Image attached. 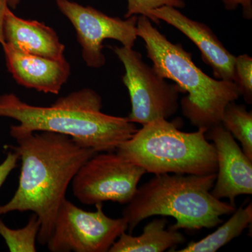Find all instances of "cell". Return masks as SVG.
Segmentation results:
<instances>
[{
	"instance_id": "5bb4252c",
	"label": "cell",
	"mask_w": 252,
	"mask_h": 252,
	"mask_svg": "<svg viewBox=\"0 0 252 252\" xmlns=\"http://www.w3.org/2000/svg\"><path fill=\"white\" fill-rule=\"evenodd\" d=\"M167 224V220L162 217L147 223L139 236L124 232L109 252H162L185 243V237L178 230L166 229Z\"/></svg>"
},
{
	"instance_id": "5b68a950",
	"label": "cell",
	"mask_w": 252,
	"mask_h": 252,
	"mask_svg": "<svg viewBox=\"0 0 252 252\" xmlns=\"http://www.w3.org/2000/svg\"><path fill=\"white\" fill-rule=\"evenodd\" d=\"M206 131L183 132L167 119H158L138 129L116 152L147 173L212 175L217 172V152Z\"/></svg>"
},
{
	"instance_id": "3957f363",
	"label": "cell",
	"mask_w": 252,
	"mask_h": 252,
	"mask_svg": "<svg viewBox=\"0 0 252 252\" xmlns=\"http://www.w3.org/2000/svg\"><path fill=\"white\" fill-rule=\"evenodd\" d=\"M138 187L122 212L131 234L142 220L153 216L172 217L170 229L200 230L222 223L220 217L236 210L212 195L217 173L207 175L160 174Z\"/></svg>"
},
{
	"instance_id": "ffe728a7",
	"label": "cell",
	"mask_w": 252,
	"mask_h": 252,
	"mask_svg": "<svg viewBox=\"0 0 252 252\" xmlns=\"http://www.w3.org/2000/svg\"><path fill=\"white\" fill-rule=\"evenodd\" d=\"M19 160V155L16 152L11 150L8 152L6 158L0 164V189L4 185L10 173L17 167Z\"/></svg>"
},
{
	"instance_id": "e0dca14e",
	"label": "cell",
	"mask_w": 252,
	"mask_h": 252,
	"mask_svg": "<svg viewBox=\"0 0 252 252\" xmlns=\"http://www.w3.org/2000/svg\"><path fill=\"white\" fill-rule=\"evenodd\" d=\"M40 222L36 215L30 217L27 224L18 229H12L0 220V235L4 238L9 252H35L36 241Z\"/></svg>"
},
{
	"instance_id": "7a4b0ae2",
	"label": "cell",
	"mask_w": 252,
	"mask_h": 252,
	"mask_svg": "<svg viewBox=\"0 0 252 252\" xmlns=\"http://www.w3.org/2000/svg\"><path fill=\"white\" fill-rule=\"evenodd\" d=\"M102 101L90 89L74 91L48 107L26 103L14 94L0 95V117L19 122L10 127L11 137L28 132H56L69 136L97 152H115L138 129L127 118L101 112Z\"/></svg>"
},
{
	"instance_id": "9c48e42d",
	"label": "cell",
	"mask_w": 252,
	"mask_h": 252,
	"mask_svg": "<svg viewBox=\"0 0 252 252\" xmlns=\"http://www.w3.org/2000/svg\"><path fill=\"white\" fill-rule=\"evenodd\" d=\"M56 4L75 28L83 59L89 67L98 69L105 64L102 53L105 39H115L123 46L133 47L137 37L135 15L122 20L69 0H56Z\"/></svg>"
},
{
	"instance_id": "7402d4cb",
	"label": "cell",
	"mask_w": 252,
	"mask_h": 252,
	"mask_svg": "<svg viewBox=\"0 0 252 252\" xmlns=\"http://www.w3.org/2000/svg\"><path fill=\"white\" fill-rule=\"evenodd\" d=\"M9 8V0H0V44H5L4 36V22L6 10Z\"/></svg>"
},
{
	"instance_id": "277c9868",
	"label": "cell",
	"mask_w": 252,
	"mask_h": 252,
	"mask_svg": "<svg viewBox=\"0 0 252 252\" xmlns=\"http://www.w3.org/2000/svg\"><path fill=\"white\" fill-rule=\"evenodd\" d=\"M137 34L145 42L158 74L175 81L181 92L188 94L181 100V107L192 125L207 130L221 124L227 104L242 94L238 84L209 77L195 65L190 54L180 44L170 42L147 16L137 17Z\"/></svg>"
},
{
	"instance_id": "ac0fdd59",
	"label": "cell",
	"mask_w": 252,
	"mask_h": 252,
	"mask_svg": "<svg viewBox=\"0 0 252 252\" xmlns=\"http://www.w3.org/2000/svg\"><path fill=\"white\" fill-rule=\"evenodd\" d=\"M237 84L248 104L252 100V59L248 55L235 57Z\"/></svg>"
},
{
	"instance_id": "7c38bea8",
	"label": "cell",
	"mask_w": 252,
	"mask_h": 252,
	"mask_svg": "<svg viewBox=\"0 0 252 252\" xmlns=\"http://www.w3.org/2000/svg\"><path fill=\"white\" fill-rule=\"evenodd\" d=\"M8 70L20 85L45 94H59L70 74L65 59L54 60L21 52L4 44Z\"/></svg>"
},
{
	"instance_id": "8fae6325",
	"label": "cell",
	"mask_w": 252,
	"mask_h": 252,
	"mask_svg": "<svg viewBox=\"0 0 252 252\" xmlns=\"http://www.w3.org/2000/svg\"><path fill=\"white\" fill-rule=\"evenodd\" d=\"M149 14L151 21L157 24L160 20L165 21L193 41L201 52L204 62L212 67L217 79L237 84L235 56L225 49L206 25L190 19L173 6H162L151 10Z\"/></svg>"
},
{
	"instance_id": "6da1fadb",
	"label": "cell",
	"mask_w": 252,
	"mask_h": 252,
	"mask_svg": "<svg viewBox=\"0 0 252 252\" xmlns=\"http://www.w3.org/2000/svg\"><path fill=\"white\" fill-rule=\"evenodd\" d=\"M17 146L9 148L19 155L21 175L14 196L0 205V216L13 212H32L40 222L37 242L46 245L66 192L80 167L98 152L69 136L35 132L15 135Z\"/></svg>"
},
{
	"instance_id": "52a82bcc",
	"label": "cell",
	"mask_w": 252,
	"mask_h": 252,
	"mask_svg": "<svg viewBox=\"0 0 252 252\" xmlns=\"http://www.w3.org/2000/svg\"><path fill=\"white\" fill-rule=\"evenodd\" d=\"M146 173L142 167L117 152H98L80 167L73 178V195L87 205L107 201L127 205Z\"/></svg>"
},
{
	"instance_id": "44dd1931",
	"label": "cell",
	"mask_w": 252,
	"mask_h": 252,
	"mask_svg": "<svg viewBox=\"0 0 252 252\" xmlns=\"http://www.w3.org/2000/svg\"><path fill=\"white\" fill-rule=\"evenodd\" d=\"M223 4L227 9H235L238 5L243 6L244 16L247 18H251L252 15V0H223Z\"/></svg>"
},
{
	"instance_id": "30bf717a",
	"label": "cell",
	"mask_w": 252,
	"mask_h": 252,
	"mask_svg": "<svg viewBox=\"0 0 252 252\" xmlns=\"http://www.w3.org/2000/svg\"><path fill=\"white\" fill-rule=\"evenodd\" d=\"M205 135L217 152V177L212 195L219 200L229 199L235 206L237 196L252 194V160L221 124L208 129Z\"/></svg>"
},
{
	"instance_id": "d6986e66",
	"label": "cell",
	"mask_w": 252,
	"mask_h": 252,
	"mask_svg": "<svg viewBox=\"0 0 252 252\" xmlns=\"http://www.w3.org/2000/svg\"><path fill=\"white\" fill-rule=\"evenodd\" d=\"M170 6L175 8L185 7V4L182 0H127V11L125 18H127L136 15L147 16L151 20L149 12L151 10Z\"/></svg>"
},
{
	"instance_id": "2e32d148",
	"label": "cell",
	"mask_w": 252,
	"mask_h": 252,
	"mask_svg": "<svg viewBox=\"0 0 252 252\" xmlns=\"http://www.w3.org/2000/svg\"><path fill=\"white\" fill-rule=\"evenodd\" d=\"M221 125L241 143L242 149L252 160V114L235 101L227 104L221 118Z\"/></svg>"
},
{
	"instance_id": "603a6c76",
	"label": "cell",
	"mask_w": 252,
	"mask_h": 252,
	"mask_svg": "<svg viewBox=\"0 0 252 252\" xmlns=\"http://www.w3.org/2000/svg\"><path fill=\"white\" fill-rule=\"evenodd\" d=\"M20 0H9V7L15 8L17 6L18 3H19Z\"/></svg>"
},
{
	"instance_id": "8992f818",
	"label": "cell",
	"mask_w": 252,
	"mask_h": 252,
	"mask_svg": "<svg viewBox=\"0 0 252 252\" xmlns=\"http://www.w3.org/2000/svg\"><path fill=\"white\" fill-rule=\"evenodd\" d=\"M88 212L64 199L60 205L54 231L46 246L51 252H107L121 235L127 230L123 217L110 218L103 204Z\"/></svg>"
},
{
	"instance_id": "9a60e30c",
	"label": "cell",
	"mask_w": 252,
	"mask_h": 252,
	"mask_svg": "<svg viewBox=\"0 0 252 252\" xmlns=\"http://www.w3.org/2000/svg\"><path fill=\"white\" fill-rule=\"evenodd\" d=\"M252 205L235 210L229 220L220 225L215 232L198 242H191L180 252H215L225 246L232 240L241 235L244 230L251 224Z\"/></svg>"
},
{
	"instance_id": "ba28073f",
	"label": "cell",
	"mask_w": 252,
	"mask_h": 252,
	"mask_svg": "<svg viewBox=\"0 0 252 252\" xmlns=\"http://www.w3.org/2000/svg\"><path fill=\"white\" fill-rule=\"evenodd\" d=\"M113 51L125 68L123 81L131 102L128 120L144 126L174 115L179 108L180 88L167 82L132 48L115 46Z\"/></svg>"
},
{
	"instance_id": "4fadbf2b",
	"label": "cell",
	"mask_w": 252,
	"mask_h": 252,
	"mask_svg": "<svg viewBox=\"0 0 252 252\" xmlns=\"http://www.w3.org/2000/svg\"><path fill=\"white\" fill-rule=\"evenodd\" d=\"M5 44L26 54L54 60L64 59V46L52 28L44 23L18 17L10 8L4 22Z\"/></svg>"
}]
</instances>
